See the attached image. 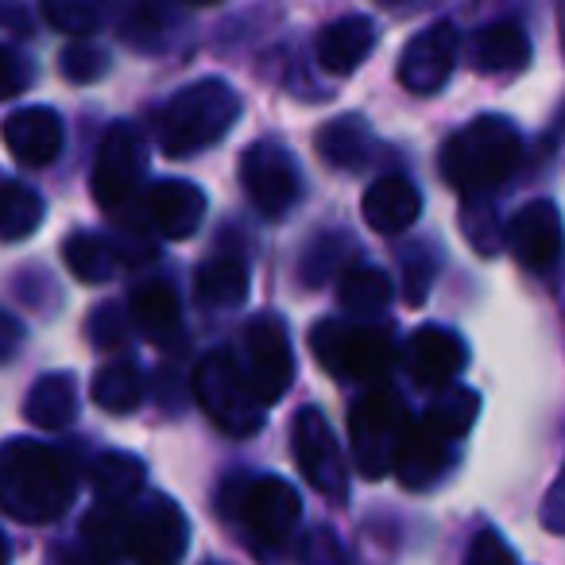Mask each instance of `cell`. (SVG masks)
I'll return each mask as SVG.
<instances>
[{
    "instance_id": "cell-20",
    "label": "cell",
    "mask_w": 565,
    "mask_h": 565,
    "mask_svg": "<svg viewBox=\"0 0 565 565\" xmlns=\"http://www.w3.org/2000/svg\"><path fill=\"white\" fill-rule=\"evenodd\" d=\"M376 47V24L369 17H341L318 35V63L330 74H349Z\"/></svg>"
},
{
    "instance_id": "cell-18",
    "label": "cell",
    "mask_w": 565,
    "mask_h": 565,
    "mask_svg": "<svg viewBox=\"0 0 565 565\" xmlns=\"http://www.w3.org/2000/svg\"><path fill=\"white\" fill-rule=\"evenodd\" d=\"M148 217L167 241H186L205 217V194L194 182L167 179L148 190Z\"/></svg>"
},
{
    "instance_id": "cell-34",
    "label": "cell",
    "mask_w": 565,
    "mask_h": 565,
    "mask_svg": "<svg viewBox=\"0 0 565 565\" xmlns=\"http://www.w3.org/2000/svg\"><path fill=\"white\" fill-rule=\"evenodd\" d=\"M105 71H109V55L89 40H78L63 51V74L74 86H89V82L105 78Z\"/></svg>"
},
{
    "instance_id": "cell-39",
    "label": "cell",
    "mask_w": 565,
    "mask_h": 565,
    "mask_svg": "<svg viewBox=\"0 0 565 565\" xmlns=\"http://www.w3.org/2000/svg\"><path fill=\"white\" fill-rule=\"evenodd\" d=\"M0 565H9V539L0 534Z\"/></svg>"
},
{
    "instance_id": "cell-32",
    "label": "cell",
    "mask_w": 565,
    "mask_h": 565,
    "mask_svg": "<svg viewBox=\"0 0 565 565\" xmlns=\"http://www.w3.org/2000/svg\"><path fill=\"white\" fill-rule=\"evenodd\" d=\"M43 17L66 35H89L102 24L105 0H43Z\"/></svg>"
},
{
    "instance_id": "cell-25",
    "label": "cell",
    "mask_w": 565,
    "mask_h": 565,
    "mask_svg": "<svg viewBox=\"0 0 565 565\" xmlns=\"http://www.w3.org/2000/svg\"><path fill=\"white\" fill-rule=\"evenodd\" d=\"M318 151H322L338 171H361L372 159V151H376V143H372V132L361 117H338L322 128Z\"/></svg>"
},
{
    "instance_id": "cell-36",
    "label": "cell",
    "mask_w": 565,
    "mask_h": 565,
    "mask_svg": "<svg viewBox=\"0 0 565 565\" xmlns=\"http://www.w3.org/2000/svg\"><path fill=\"white\" fill-rule=\"evenodd\" d=\"M28 82H32V74H28L24 58H20L17 51L0 47V102H9V97L24 94Z\"/></svg>"
},
{
    "instance_id": "cell-8",
    "label": "cell",
    "mask_w": 565,
    "mask_h": 565,
    "mask_svg": "<svg viewBox=\"0 0 565 565\" xmlns=\"http://www.w3.org/2000/svg\"><path fill=\"white\" fill-rule=\"evenodd\" d=\"M190 546V523L167 495L148 500L125 526V554L136 565H179Z\"/></svg>"
},
{
    "instance_id": "cell-31",
    "label": "cell",
    "mask_w": 565,
    "mask_h": 565,
    "mask_svg": "<svg viewBox=\"0 0 565 565\" xmlns=\"http://www.w3.org/2000/svg\"><path fill=\"white\" fill-rule=\"evenodd\" d=\"M63 259L82 282H105L117 271V248L97 233H74L63 244Z\"/></svg>"
},
{
    "instance_id": "cell-28",
    "label": "cell",
    "mask_w": 565,
    "mask_h": 565,
    "mask_svg": "<svg viewBox=\"0 0 565 565\" xmlns=\"http://www.w3.org/2000/svg\"><path fill=\"white\" fill-rule=\"evenodd\" d=\"M143 488V461L132 454H102L94 461V492L102 503H125Z\"/></svg>"
},
{
    "instance_id": "cell-1",
    "label": "cell",
    "mask_w": 565,
    "mask_h": 565,
    "mask_svg": "<svg viewBox=\"0 0 565 565\" xmlns=\"http://www.w3.org/2000/svg\"><path fill=\"white\" fill-rule=\"evenodd\" d=\"M74 500V472L51 446L12 438L0 446V511L17 523H55Z\"/></svg>"
},
{
    "instance_id": "cell-37",
    "label": "cell",
    "mask_w": 565,
    "mask_h": 565,
    "mask_svg": "<svg viewBox=\"0 0 565 565\" xmlns=\"http://www.w3.org/2000/svg\"><path fill=\"white\" fill-rule=\"evenodd\" d=\"M89 338L97 341V349H117L125 341V318L117 307H102L89 322Z\"/></svg>"
},
{
    "instance_id": "cell-10",
    "label": "cell",
    "mask_w": 565,
    "mask_h": 565,
    "mask_svg": "<svg viewBox=\"0 0 565 565\" xmlns=\"http://www.w3.org/2000/svg\"><path fill=\"white\" fill-rule=\"evenodd\" d=\"M236 515H241L244 531L252 534L256 546L275 550L291 539V531L299 526L302 500L282 477H256L244 484Z\"/></svg>"
},
{
    "instance_id": "cell-14",
    "label": "cell",
    "mask_w": 565,
    "mask_h": 565,
    "mask_svg": "<svg viewBox=\"0 0 565 565\" xmlns=\"http://www.w3.org/2000/svg\"><path fill=\"white\" fill-rule=\"evenodd\" d=\"M565 244L562 213L554 202H526L519 213H511L508 221V248L531 271H546L557 264Z\"/></svg>"
},
{
    "instance_id": "cell-2",
    "label": "cell",
    "mask_w": 565,
    "mask_h": 565,
    "mask_svg": "<svg viewBox=\"0 0 565 565\" xmlns=\"http://www.w3.org/2000/svg\"><path fill=\"white\" fill-rule=\"evenodd\" d=\"M241 117V97L221 78H202L179 89L159 117V148L171 159H186L194 151L213 148Z\"/></svg>"
},
{
    "instance_id": "cell-22",
    "label": "cell",
    "mask_w": 565,
    "mask_h": 565,
    "mask_svg": "<svg viewBox=\"0 0 565 565\" xmlns=\"http://www.w3.org/2000/svg\"><path fill=\"white\" fill-rule=\"evenodd\" d=\"M128 318H132V326L148 341L167 345V341H174L182 330L179 295H174L167 282H143V287L132 291V299H128Z\"/></svg>"
},
{
    "instance_id": "cell-5",
    "label": "cell",
    "mask_w": 565,
    "mask_h": 565,
    "mask_svg": "<svg viewBox=\"0 0 565 565\" xmlns=\"http://www.w3.org/2000/svg\"><path fill=\"white\" fill-rule=\"evenodd\" d=\"M310 349H315V361L338 380L387 376V369L395 364L392 333L380 330V326L341 322V318L315 326Z\"/></svg>"
},
{
    "instance_id": "cell-7",
    "label": "cell",
    "mask_w": 565,
    "mask_h": 565,
    "mask_svg": "<svg viewBox=\"0 0 565 565\" xmlns=\"http://www.w3.org/2000/svg\"><path fill=\"white\" fill-rule=\"evenodd\" d=\"M233 361H236V369H241L244 384L252 387V395H256L264 407L279 403L295 376V356H291V345H287V333L267 315L252 318V322L244 326Z\"/></svg>"
},
{
    "instance_id": "cell-9",
    "label": "cell",
    "mask_w": 565,
    "mask_h": 565,
    "mask_svg": "<svg viewBox=\"0 0 565 565\" xmlns=\"http://www.w3.org/2000/svg\"><path fill=\"white\" fill-rule=\"evenodd\" d=\"M291 438H295L299 469H302V477L310 480V488L330 495L333 503L345 500L349 495V461H345V454H341L338 438H333L322 411L302 407L299 415H295Z\"/></svg>"
},
{
    "instance_id": "cell-21",
    "label": "cell",
    "mask_w": 565,
    "mask_h": 565,
    "mask_svg": "<svg viewBox=\"0 0 565 565\" xmlns=\"http://www.w3.org/2000/svg\"><path fill=\"white\" fill-rule=\"evenodd\" d=\"M24 418L40 430H66L78 418V384L71 372H47L24 399Z\"/></svg>"
},
{
    "instance_id": "cell-4",
    "label": "cell",
    "mask_w": 565,
    "mask_h": 565,
    "mask_svg": "<svg viewBox=\"0 0 565 565\" xmlns=\"http://www.w3.org/2000/svg\"><path fill=\"white\" fill-rule=\"evenodd\" d=\"M407 403L395 387H372L349 411V438H353V461L369 480L392 472L395 449L407 430Z\"/></svg>"
},
{
    "instance_id": "cell-24",
    "label": "cell",
    "mask_w": 565,
    "mask_h": 565,
    "mask_svg": "<svg viewBox=\"0 0 565 565\" xmlns=\"http://www.w3.org/2000/svg\"><path fill=\"white\" fill-rule=\"evenodd\" d=\"M198 299L205 307H241L248 299V264L236 252H225V256H213L198 267Z\"/></svg>"
},
{
    "instance_id": "cell-6",
    "label": "cell",
    "mask_w": 565,
    "mask_h": 565,
    "mask_svg": "<svg viewBox=\"0 0 565 565\" xmlns=\"http://www.w3.org/2000/svg\"><path fill=\"white\" fill-rule=\"evenodd\" d=\"M194 395L210 423L228 438H248L264 426V403L252 395L233 353H210L194 372Z\"/></svg>"
},
{
    "instance_id": "cell-30",
    "label": "cell",
    "mask_w": 565,
    "mask_h": 565,
    "mask_svg": "<svg viewBox=\"0 0 565 565\" xmlns=\"http://www.w3.org/2000/svg\"><path fill=\"white\" fill-rule=\"evenodd\" d=\"M477 415H480L477 392H469V387H449V392H441L438 399H434V407L423 415V423L430 426L434 434H441L446 441H457L472 430Z\"/></svg>"
},
{
    "instance_id": "cell-35",
    "label": "cell",
    "mask_w": 565,
    "mask_h": 565,
    "mask_svg": "<svg viewBox=\"0 0 565 565\" xmlns=\"http://www.w3.org/2000/svg\"><path fill=\"white\" fill-rule=\"evenodd\" d=\"M461 565H515V554H511V546L495 531H480Z\"/></svg>"
},
{
    "instance_id": "cell-33",
    "label": "cell",
    "mask_w": 565,
    "mask_h": 565,
    "mask_svg": "<svg viewBox=\"0 0 565 565\" xmlns=\"http://www.w3.org/2000/svg\"><path fill=\"white\" fill-rule=\"evenodd\" d=\"M125 526L128 519L117 515V503H102L94 515H86L82 523V539L89 542L97 557H109L113 550H125Z\"/></svg>"
},
{
    "instance_id": "cell-27",
    "label": "cell",
    "mask_w": 565,
    "mask_h": 565,
    "mask_svg": "<svg viewBox=\"0 0 565 565\" xmlns=\"http://www.w3.org/2000/svg\"><path fill=\"white\" fill-rule=\"evenodd\" d=\"M94 403L109 415H132L143 399V376L136 364L117 361V364H105L102 372L94 376V387H89Z\"/></svg>"
},
{
    "instance_id": "cell-15",
    "label": "cell",
    "mask_w": 565,
    "mask_h": 565,
    "mask_svg": "<svg viewBox=\"0 0 565 565\" xmlns=\"http://www.w3.org/2000/svg\"><path fill=\"white\" fill-rule=\"evenodd\" d=\"M0 140H4L9 156L20 167H47L63 151V117L55 109H47V105H28V109H17L4 117Z\"/></svg>"
},
{
    "instance_id": "cell-19",
    "label": "cell",
    "mask_w": 565,
    "mask_h": 565,
    "mask_svg": "<svg viewBox=\"0 0 565 565\" xmlns=\"http://www.w3.org/2000/svg\"><path fill=\"white\" fill-rule=\"evenodd\" d=\"M454 441H446L441 434H434L430 426L418 418V423H407L403 430V441L395 449V465L392 472H399V480L407 488H426L441 477L446 469V454Z\"/></svg>"
},
{
    "instance_id": "cell-29",
    "label": "cell",
    "mask_w": 565,
    "mask_h": 565,
    "mask_svg": "<svg viewBox=\"0 0 565 565\" xmlns=\"http://www.w3.org/2000/svg\"><path fill=\"white\" fill-rule=\"evenodd\" d=\"M43 198L24 182H0V241H24L40 228Z\"/></svg>"
},
{
    "instance_id": "cell-38",
    "label": "cell",
    "mask_w": 565,
    "mask_h": 565,
    "mask_svg": "<svg viewBox=\"0 0 565 565\" xmlns=\"http://www.w3.org/2000/svg\"><path fill=\"white\" fill-rule=\"evenodd\" d=\"M20 338H24L20 322H17L12 315H4V310H0V361H9V356L17 353Z\"/></svg>"
},
{
    "instance_id": "cell-16",
    "label": "cell",
    "mask_w": 565,
    "mask_h": 565,
    "mask_svg": "<svg viewBox=\"0 0 565 565\" xmlns=\"http://www.w3.org/2000/svg\"><path fill=\"white\" fill-rule=\"evenodd\" d=\"M411 376H415L418 387H449L457 376H461L465 361V341L457 338L454 330H441V326H423V330L411 338Z\"/></svg>"
},
{
    "instance_id": "cell-17",
    "label": "cell",
    "mask_w": 565,
    "mask_h": 565,
    "mask_svg": "<svg viewBox=\"0 0 565 565\" xmlns=\"http://www.w3.org/2000/svg\"><path fill=\"white\" fill-rule=\"evenodd\" d=\"M361 213L372 233L395 236L418 221V213H423V194H418L415 182L403 179V174H384V179H376L364 190Z\"/></svg>"
},
{
    "instance_id": "cell-40",
    "label": "cell",
    "mask_w": 565,
    "mask_h": 565,
    "mask_svg": "<svg viewBox=\"0 0 565 565\" xmlns=\"http://www.w3.org/2000/svg\"><path fill=\"white\" fill-rule=\"evenodd\" d=\"M186 4H217V0H186Z\"/></svg>"
},
{
    "instance_id": "cell-13",
    "label": "cell",
    "mask_w": 565,
    "mask_h": 565,
    "mask_svg": "<svg viewBox=\"0 0 565 565\" xmlns=\"http://www.w3.org/2000/svg\"><path fill=\"white\" fill-rule=\"evenodd\" d=\"M457 28L454 24H430L423 35L403 47V58H399V82L403 89L418 97H430L454 78V66H457Z\"/></svg>"
},
{
    "instance_id": "cell-3",
    "label": "cell",
    "mask_w": 565,
    "mask_h": 565,
    "mask_svg": "<svg viewBox=\"0 0 565 565\" xmlns=\"http://www.w3.org/2000/svg\"><path fill=\"white\" fill-rule=\"evenodd\" d=\"M519 159H523V140L515 125L503 117H477L446 143L441 174L465 194H480L515 174Z\"/></svg>"
},
{
    "instance_id": "cell-11",
    "label": "cell",
    "mask_w": 565,
    "mask_h": 565,
    "mask_svg": "<svg viewBox=\"0 0 565 565\" xmlns=\"http://www.w3.org/2000/svg\"><path fill=\"white\" fill-rule=\"evenodd\" d=\"M143 171H148V151H143L140 132L128 125H113L105 132L102 148H97L94 174H89L97 205L102 210H120L143 182Z\"/></svg>"
},
{
    "instance_id": "cell-23",
    "label": "cell",
    "mask_w": 565,
    "mask_h": 565,
    "mask_svg": "<svg viewBox=\"0 0 565 565\" xmlns=\"http://www.w3.org/2000/svg\"><path fill=\"white\" fill-rule=\"evenodd\" d=\"M472 55H477L480 74H488V78L519 74L531 63V40H526V32L515 20H495V24H488L484 32L477 35Z\"/></svg>"
},
{
    "instance_id": "cell-12",
    "label": "cell",
    "mask_w": 565,
    "mask_h": 565,
    "mask_svg": "<svg viewBox=\"0 0 565 565\" xmlns=\"http://www.w3.org/2000/svg\"><path fill=\"white\" fill-rule=\"evenodd\" d=\"M241 186L264 217H282L302 194V174L279 143H252L241 159Z\"/></svg>"
},
{
    "instance_id": "cell-26",
    "label": "cell",
    "mask_w": 565,
    "mask_h": 565,
    "mask_svg": "<svg viewBox=\"0 0 565 565\" xmlns=\"http://www.w3.org/2000/svg\"><path fill=\"white\" fill-rule=\"evenodd\" d=\"M338 302L345 315H356V318H372L392 302V279H387L380 267H369V264H356L349 271H341V282H338Z\"/></svg>"
}]
</instances>
